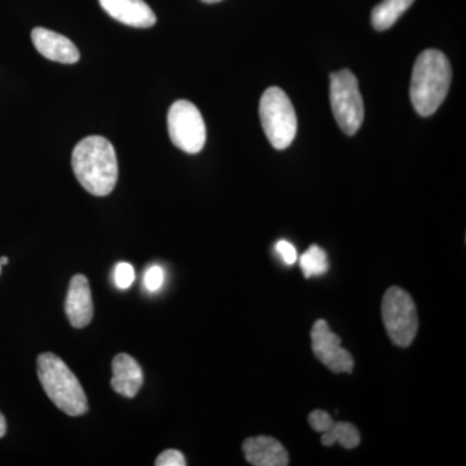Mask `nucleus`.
Returning <instances> with one entry per match:
<instances>
[{
    "instance_id": "obj_19",
    "label": "nucleus",
    "mask_w": 466,
    "mask_h": 466,
    "mask_svg": "<svg viewBox=\"0 0 466 466\" xmlns=\"http://www.w3.org/2000/svg\"><path fill=\"white\" fill-rule=\"evenodd\" d=\"M333 422L332 417L321 410H314V412L309 413V424L311 425V428L314 429L315 431H318V433H325V431L332 426Z\"/></svg>"
},
{
    "instance_id": "obj_18",
    "label": "nucleus",
    "mask_w": 466,
    "mask_h": 466,
    "mask_svg": "<svg viewBox=\"0 0 466 466\" xmlns=\"http://www.w3.org/2000/svg\"><path fill=\"white\" fill-rule=\"evenodd\" d=\"M164 281V269L157 265L149 267L147 269L146 275H144V285H146L147 290H149L150 293H155V291L161 289Z\"/></svg>"
},
{
    "instance_id": "obj_11",
    "label": "nucleus",
    "mask_w": 466,
    "mask_h": 466,
    "mask_svg": "<svg viewBox=\"0 0 466 466\" xmlns=\"http://www.w3.org/2000/svg\"><path fill=\"white\" fill-rule=\"evenodd\" d=\"M110 17L125 25L147 29L155 25L157 17L144 0H99Z\"/></svg>"
},
{
    "instance_id": "obj_17",
    "label": "nucleus",
    "mask_w": 466,
    "mask_h": 466,
    "mask_svg": "<svg viewBox=\"0 0 466 466\" xmlns=\"http://www.w3.org/2000/svg\"><path fill=\"white\" fill-rule=\"evenodd\" d=\"M135 281V269L130 263L121 262L116 266L115 283L119 289H128Z\"/></svg>"
},
{
    "instance_id": "obj_13",
    "label": "nucleus",
    "mask_w": 466,
    "mask_h": 466,
    "mask_svg": "<svg viewBox=\"0 0 466 466\" xmlns=\"http://www.w3.org/2000/svg\"><path fill=\"white\" fill-rule=\"evenodd\" d=\"M112 388L125 398L137 397L143 385V370L137 361L127 354H118L112 363Z\"/></svg>"
},
{
    "instance_id": "obj_1",
    "label": "nucleus",
    "mask_w": 466,
    "mask_h": 466,
    "mask_svg": "<svg viewBox=\"0 0 466 466\" xmlns=\"http://www.w3.org/2000/svg\"><path fill=\"white\" fill-rule=\"evenodd\" d=\"M73 171L86 191L97 198L108 196L118 179L115 147L103 137H87L76 144L72 155Z\"/></svg>"
},
{
    "instance_id": "obj_2",
    "label": "nucleus",
    "mask_w": 466,
    "mask_h": 466,
    "mask_svg": "<svg viewBox=\"0 0 466 466\" xmlns=\"http://www.w3.org/2000/svg\"><path fill=\"white\" fill-rule=\"evenodd\" d=\"M452 69L443 52L426 50L417 57L410 79V101L420 116L434 115L449 94Z\"/></svg>"
},
{
    "instance_id": "obj_23",
    "label": "nucleus",
    "mask_w": 466,
    "mask_h": 466,
    "mask_svg": "<svg viewBox=\"0 0 466 466\" xmlns=\"http://www.w3.org/2000/svg\"><path fill=\"white\" fill-rule=\"evenodd\" d=\"M5 265H8L7 257H2V258H0V266H5Z\"/></svg>"
},
{
    "instance_id": "obj_21",
    "label": "nucleus",
    "mask_w": 466,
    "mask_h": 466,
    "mask_svg": "<svg viewBox=\"0 0 466 466\" xmlns=\"http://www.w3.org/2000/svg\"><path fill=\"white\" fill-rule=\"evenodd\" d=\"M276 253L279 254L281 259H283L284 263L287 265H294L297 262V249L293 247V244H290L289 241L280 240L278 241L275 247Z\"/></svg>"
},
{
    "instance_id": "obj_9",
    "label": "nucleus",
    "mask_w": 466,
    "mask_h": 466,
    "mask_svg": "<svg viewBox=\"0 0 466 466\" xmlns=\"http://www.w3.org/2000/svg\"><path fill=\"white\" fill-rule=\"evenodd\" d=\"M32 41L36 51L48 60L61 64H76L81 57L75 43L46 27H35L32 32Z\"/></svg>"
},
{
    "instance_id": "obj_20",
    "label": "nucleus",
    "mask_w": 466,
    "mask_h": 466,
    "mask_svg": "<svg viewBox=\"0 0 466 466\" xmlns=\"http://www.w3.org/2000/svg\"><path fill=\"white\" fill-rule=\"evenodd\" d=\"M156 466H184L187 465L186 458L180 451L167 450L156 459Z\"/></svg>"
},
{
    "instance_id": "obj_7",
    "label": "nucleus",
    "mask_w": 466,
    "mask_h": 466,
    "mask_svg": "<svg viewBox=\"0 0 466 466\" xmlns=\"http://www.w3.org/2000/svg\"><path fill=\"white\" fill-rule=\"evenodd\" d=\"M168 135L174 146L183 152H201L207 143V126L200 110L191 101L177 100L167 115Z\"/></svg>"
},
{
    "instance_id": "obj_15",
    "label": "nucleus",
    "mask_w": 466,
    "mask_h": 466,
    "mask_svg": "<svg viewBox=\"0 0 466 466\" xmlns=\"http://www.w3.org/2000/svg\"><path fill=\"white\" fill-rule=\"evenodd\" d=\"M337 441L343 449L352 450L360 444V434L358 429L349 422H333L332 426L321 435V443L330 447Z\"/></svg>"
},
{
    "instance_id": "obj_12",
    "label": "nucleus",
    "mask_w": 466,
    "mask_h": 466,
    "mask_svg": "<svg viewBox=\"0 0 466 466\" xmlns=\"http://www.w3.org/2000/svg\"><path fill=\"white\" fill-rule=\"evenodd\" d=\"M245 459L254 466H287L289 456L283 444L272 437L248 438L242 443Z\"/></svg>"
},
{
    "instance_id": "obj_14",
    "label": "nucleus",
    "mask_w": 466,
    "mask_h": 466,
    "mask_svg": "<svg viewBox=\"0 0 466 466\" xmlns=\"http://www.w3.org/2000/svg\"><path fill=\"white\" fill-rule=\"evenodd\" d=\"M415 0H383L372 11V25L379 32L390 29Z\"/></svg>"
},
{
    "instance_id": "obj_16",
    "label": "nucleus",
    "mask_w": 466,
    "mask_h": 466,
    "mask_svg": "<svg viewBox=\"0 0 466 466\" xmlns=\"http://www.w3.org/2000/svg\"><path fill=\"white\" fill-rule=\"evenodd\" d=\"M300 268H302L303 276L306 279L312 276L324 275L328 272L327 253L318 245H311L305 253L302 254L299 260Z\"/></svg>"
},
{
    "instance_id": "obj_4",
    "label": "nucleus",
    "mask_w": 466,
    "mask_h": 466,
    "mask_svg": "<svg viewBox=\"0 0 466 466\" xmlns=\"http://www.w3.org/2000/svg\"><path fill=\"white\" fill-rule=\"evenodd\" d=\"M260 122L267 139L275 149L283 150L297 135V115L293 104L281 88L269 87L259 104Z\"/></svg>"
},
{
    "instance_id": "obj_5",
    "label": "nucleus",
    "mask_w": 466,
    "mask_h": 466,
    "mask_svg": "<svg viewBox=\"0 0 466 466\" xmlns=\"http://www.w3.org/2000/svg\"><path fill=\"white\" fill-rule=\"evenodd\" d=\"M330 104L334 118L346 135H355L364 121V103L357 76L348 69L330 75Z\"/></svg>"
},
{
    "instance_id": "obj_24",
    "label": "nucleus",
    "mask_w": 466,
    "mask_h": 466,
    "mask_svg": "<svg viewBox=\"0 0 466 466\" xmlns=\"http://www.w3.org/2000/svg\"><path fill=\"white\" fill-rule=\"evenodd\" d=\"M204 3H208V5H213V3L222 2V0H202Z\"/></svg>"
},
{
    "instance_id": "obj_8",
    "label": "nucleus",
    "mask_w": 466,
    "mask_h": 466,
    "mask_svg": "<svg viewBox=\"0 0 466 466\" xmlns=\"http://www.w3.org/2000/svg\"><path fill=\"white\" fill-rule=\"evenodd\" d=\"M312 351L315 357L334 373H351L354 359L341 348V339L330 330L327 321L320 319L311 330Z\"/></svg>"
},
{
    "instance_id": "obj_25",
    "label": "nucleus",
    "mask_w": 466,
    "mask_h": 466,
    "mask_svg": "<svg viewBox=\"0 0 466 466\" xmlns=\"http://www.w3.org/2000/svg\"><path fill=\"white\" fill-rule=\"evenodd\" d=\"M0 271H2V266H0Z\"/></svg>"
},
{
    "instance_id": "obj_6",
    "label": "nucleus",
    "mask_w": 466,
    "mask_h": 466,
    "mask_svg": "<svg viewBox=\"0 0 466 466\" xmlns=\"http://www.w3.org/2000/svg\"><path fill=\"white\" fill-rule=\"evenodd\" d=\"M382 319L394 345L408 348L419 330V317L412 297L400 287L386 290L382 299Z\"/></svg>"
},
{
    "instance_id": "obj_3",
    "label": "nucleus",
    "mask_w": 466,
    "mask_h": 466,
    "mask_svg": "<svg viewBox=\"0 0 466 466\" xmlns=\"http://www.w3.org/2000/svg\"><path fill=\"white\" fill-rule=\"evenodd\" d=\"M38 377L46 394L58 410L69 416L87 413V398L75 373L52 352H45L36 360Z\"/></svg>"
},
{
    "instance_id": "obj_10",
    "label": "nucleus",
    "mask_w": 466,
    "mask_h": 466,
    "mask_svg": "<svg viewBox=\"0 0 466 466\" xmlns=\"http://www.w3.org/2000/svg\"><path fill=\"white\" fill-rule=\"evenodd\" d=\"M66 311L70 324L75 328H85L94 317V303L87 278L84 275L73 276L67 290Z\"/></svg>"
},
{
    "instance_id": "obj_22",
    "label": "nucleus",
    "mask_w": 466,
    "mask_h": 466,
    "mask_svg": "<svg viewBox=\"0 0 466 466\" xmlns=\"http://www.w3.org/2000/svg\"><path fill=\"white\" fill-rule=\"evenodd\" d=\"M5 431H7V424H5V416L0 412V438L5 437Z\"/></svg>"
}]
</instances>
